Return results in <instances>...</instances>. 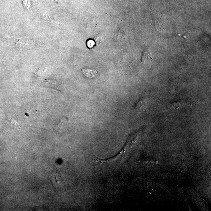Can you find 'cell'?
<instances>
[{
  "label": "cell",
  "instance_id": "5b68a950",
  "mask_svg": "<svg viewBox=\"0 0 211 211\" xmlns=\"http://www.w3.org/2000/svg\"><path fill=\"white\" fill-rule=\"evenodd\" d=\"M6 121H7L11 126L18 128V129H20V126L19 123L11 116V114H10V113H8L6 114Z\"/></svg>",
  "mask_w": 211,
  "mask_h": 211
},
{
  "label": "cell",
  "instance_id": "8992f818",
  "mask_svg": "<svg viewBox=\"0 0 211 211\" xmlns=\"http://www.w3.org/2000/svg\"><path fill=\"white\" fill-rule=\"evenodd\" d=\"M94 45V42L92 41H90L89 42H88V45L90 46V47L93 46V45Z\"/></svg>",
  "mask_w": 211,
  "mask_h": 211
},
{
  "label": "cell",
  "instance_id": "277c9868",
  "mask_svg": "<svg viewBox=\"0 0 211 211\" xmlns=\"http://www.w3.org/2000/svg\"><path fill=\"white\" fill-rule=\"evenodd\" d=\"M43 86L45 87L52 88L59 91L58 89V84L56 81H52V80H45L43 84Z\"/></svg>",
  "mask_w": 211,
  "mask_h": 211
},
{
  "label": "cell",
  "instance_id": "3957f363",
  "mask_svg": "<svg viewBox=\"0 0 211 211\" xmlns=\"http://www.w3.org/2000/svg\"><path fill=\"white\" fill-rule=\"evenodd\" d=\"M186 104V102L183 101H180L174 102L169 104L167 106V107L170 109L178 110L184 107Z\"/></svg>",
  "mask_w": 211,
  "mask_h": 211
},
{
  "label": "cell",
  "instance_id": "7a4b0ae2",
  "mask_svg": "<svg viewBox=\"0 0 211 211\" xmlns=\"http://www.w3.org/2000/svg\"><path fill=\"white\" fill-rule=\"evenodd\" d=\"M81 72L82 74L88 78H94L98 75V73L96 70L87 67L82 69Z\"/></svg>",
  "mask_w": 211,
  "mask_h": 211
},
{
  "label": "cell",
  "instance_id": "6da1fadb",
  "mask_svg": "<svg viewBox=\"0 0 211 211\" xmlns=\"http://www.w3.org/2000/svg\"><path fill=\"white\" fill-rule=\"evenodd\" d=\"M15 43L17 46L20 48H33L34 43L33 41L30 40H23V39H14Z\"/></svg>",
  "mask_w": 211,
  "mask_h": 211
}]
</instances>
